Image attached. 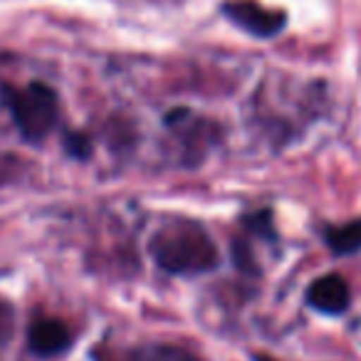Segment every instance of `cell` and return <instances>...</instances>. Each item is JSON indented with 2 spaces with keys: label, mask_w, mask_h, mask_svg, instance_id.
<instances>
[{
  "label": "cell",
  "mask_w": 361,
  "mask_h": 361,
  "mask_svg": "<svg viewBox=\"0 0 361 361\" xmlns=\"http://www.w3.org/2000/svg\"><path fill=\"white\" fill-rule=\"evenodd\" d=\"M326 245L336 252V255H351V252L361 250V218L359 221L344 223L326 231Z\"/></svg>",
  "instance_id": "7"
},
{
  "label": "cell",
  "mask_w": 361,
  "mask_h": 361,
  "mask_svg": "<svg viewBox=\"0 0 361 361\" xmlns=\"http://www.w3.org/2000/svg\"><path fill=\"white\" fill-rule=\"evenodd\" d=\"M0 97L27 141H40L50 134L57 121L60 104H57V94L47 85L32 82L23 90L0 87Z\"/></svg>",
  "instance_id": "2"
},
{
  "label": "cell",
  "mask_w": 361,
  "mask_h": 361,
  "mask_svg": "<svg viewBox=\"0 0 361 361\" xmlns=\"http://www.w3.org/2000/svg\"><path fill=\"white\" fill-rule=\"evenodd\" d=\"M151 255L171 275H201L218 265L211 235L193 221H171L151 238Z\"/></svg>",
  "instance_id": "1"
},
{
  "label": "cell",
  "mask_w": 361,
  "mask_h": 361,
  "mask_svg": "<svg viewBox=\"0 0 361 361\" xmlns=\"http://www.w3.org/2000/svg\"><path fill=\"white\" fill-rule=\"evenodd\" d=\"M67 151H70L75 159H90L92 144L85 134H70L67 136Z\"/></svg>",
  "instance_id": "8"
},
{
  "label": "cell",
  "mask_w": 361,
  "mask_h": 361,
  "mask_svg": "<svg viewBox=\"0 0 361 361\" xmlns=\"http://www.w3.org/2000/svg\"><path fill=\"white\" fill-rule=\"evenodd\" d=\"M233 252H235V265L240 267V270L255 272V262H252L250 250H247L245 243H235V245H233Z\"/></svg>",
  "instance_id": "10"
},
{
  "label": "cell",
  "mask_w": 361,
  "mask_h": 361,
  "mask_svg": "<svg viewBox=\"0 0 361 361\" xmlns=\"http://www.w3.org/2000/svg\"><path fill=\"white\" fill-rule=\"evenodd\" d=\"M252 361H277V359H272V356H265V354H255V356H252Z\"/></svg>",
  "instance_id": "11"
},
{
  "label": "cell",
  "mask_w": 361,
  "mask_h": 361,
  "mask_svg": "<svg viewBox=\"0 0 361 361\" xmlns=\"http://www.w3.org/2000/svg\"><path fill=\"white\" fill-rule=\"evenodd\" d=\"M119 361H203L198 354H193L186 346L176 344H151L134 349L129 354H124Z\"/></svg>",
  "instance_id": "6"
},
{
  "label": "cell",
  "mask_w": 361,
  "mask_h": 361,
  "mask_svg": "<svg viewBox=\"0 0 361 361\" xmlns=\"http://www.w3.org/2000/svg\"><path fill=\"white\" fill-rule=\"evenodd\" d=\"M351 292L341 275H324L314 280L307 290V305L322 314H341L349 310Z\"/></svg>",
  "instance_id": "4"
},
{
  "label": "cell",
  "mask_w": 361,
  "mask_h": 361,
  "mask_svg": "<svg viewBox=\"0 0 361 361\" xmlns=\"http://www.w3.org/2000/svg\"><path fill=\"white\" fill-rule=\"evenodd\" d=\"M72 344V334L60 319H35L27 329V346L35 356L52 359L67 351Z\"/></svg>",
  "instance_id": "5"
},
{
  "label": "cell",
  "mask_w": 361,
  "mask_h": 361,
  "mask_svg": "<svg viewBox=\"0 0 361 361\" xmlns=\"http://www.w3.org/2000/svg\"><path fill=\"white\" fill-rule=\"evenodd\" d=\"M13 334V307L6 300H0V344L8 341Z\"/></svg>",
  "instance_id": "9"
},
{
  "label": "cell",
  "mask_w": 361,
  "mask_h": 361,
  "mask_svg": "<svg viewBox=\"0 0 361 361\" xmlns=\"http://www.w3.org/2000/svg\"><path fill=\"white\" fill-rule=\"evenodd\" d=\"M223 13L231 18L235 25H240L245 32L255 37H272L285 27L287 16L280 11H267L260 3L252 0H233L223 6Z\"/></svg>",
  "instance_id": "3"
}]
</instances>
